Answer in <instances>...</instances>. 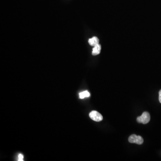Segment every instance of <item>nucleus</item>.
I'll use <instances>...</instances> for the list:
<instances>
[{
  "label": "nucleus",
  "mask_w": 161,
  "mask_h": 161,
  "mask_svg": "<svg viewBox=\"0 0 161 161\" xmlns=\"http://www.w3.org/2000/svg\"><path fill=\"white\" fill-rule=\"evenodd\" d=\"M150 116L148 112H144L140 116H138L137 118V121L139 123L146 124L150 122Z\"/></svg>",
  "instance_id": "nucleus-1"
},
{
  "label": "nucleus",
  "mask_w": 161,
  "mask_h": 161,
  "mask_svg": "<svg viewBox=\"0 0 161 161\" xmlns=\"http://www.w3.org/2000/svg\"><path fill=\"white\" fill-rule=\"evenodd\" d=\"M129 141L131 143L141 145L143 143L144 140L141 136H137L135 134H133L129 137Z\"/></svg>",
  "instance_id": "nucleus-2"
},
{
  "label": "nucleus",
  "mask_w": 161,
  "mask_h": 161,
  "mask_svg": "<svg viewBox=\"0 0 161 161\" xmlns=\"http://www.w3.org/2000/svg\"><path fill=\"white\" fill-rule=\"evenodd\" d=\"M89 116L92 120H94L95 121H101L103 119V117L101 114L97 111H92L89 114Z\"/></svg>",
  "instance_id": "nucleus-3"
},
{
  "label": "nucleus",
  "mask_w": 161,
  "mask_h": 161,
  "mask_svg": "<svg viewBox=\"0 0 161 161\" xmlns=\"http://www.w3.org/2000/svg\"><path fill=\"white\" fill-rule=\"evenodd\" d=\"M101 50V46L100 44H98L94 47L92 50V55H96L100 53Z\"/></svg>",
  "instance_id": "nucleus-4"
},
{
  "label": "nucleus",
  "mask_w": 161,
  "mask_h": 161,
  "mask_svg": "<svg viewBox=\"0 0 161 161\" xmlns=\"http://www.w3.org/2000/svg\"><path fill=\"white\" fill-rule=\"evenodd\" d=\"M99 40L97 37L94 36L91 39H90L88 40V42L90 46H96L99 44Z\"/></svg>",
  "instance_id": "nucleus-5"
},
{
  "label": "nucleus",
  "mask_w": 161,
  "mask_h": 161,
  "mask_svg": "<svg viewBox=\"0 0 161 161\" xmlns=\"http://www.w3.org/2000/svg\"><path fill=\"white\" fill-rule=\"evenodd\" d=\"M90 96V94L88 91H84L79 94L80 98L83 99L86 97H89Z\"/></svg>",
  "instance_id": "nucleus-6"
},
{
  "label": "nucleus",
  "mask_w": 161,
  "mask_h": 161,
  "mask_svg": "<svg viewBox=\"0 0 161 161\" xmlns=\"http://www.w3.org/2000/svg\"><path fill=\"white\" fill-rule=\"evenodd\" d=\"M18 161H23V158H24V157H23V155L22 154H19L18 155Z\"/></svg>",
  "instance_id": "nucleus-7"
},
{
  "label": "nucleus",
  "mask_w": 161,
  "mask_h": 161,
  "mask_svg": "<svg viewBox=\"0 0 161 161\" xmlns=\"http://www.w3.org/2000/svg\"><path fill=\"white\" fill-rule=\"evenodd\" d=\"M159 100L161 104V90H160L159 92Z\"/></svg>",
  "instance_id": "nucleus-8"
}]
</instances>
